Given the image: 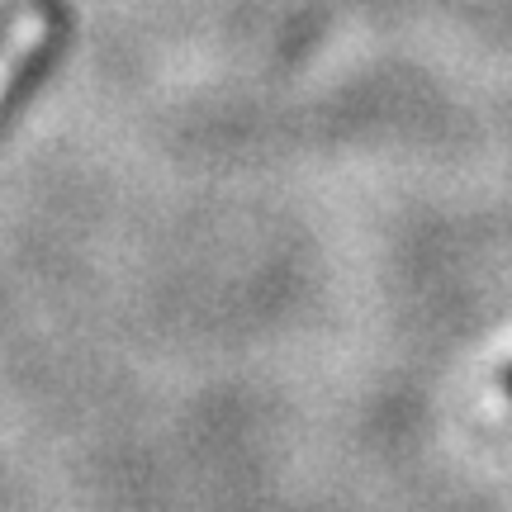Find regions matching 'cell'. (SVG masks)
<instances>
[{
  "label": "cell",
  "mask_w": 512,
  "mask_h": 512,
  "mask_svg": "<svg viewBox=\"0 0 512 512\" xmlns=\"http://www.w3.org/2000/svg\"><path fill=\"white\" fill-rule=\"evenodd\" d=\"M503 380H508V389H512V370H508V375H503Z\"/></svg>",
  "instance_id": "1"
}]
</instances>
